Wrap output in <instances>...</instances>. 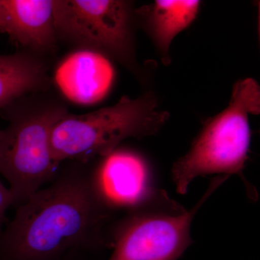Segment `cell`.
Wrapping results in <instances>:
<instances>
[{"label": "cell", "mask_w": 260, "mask_h": 260, "mask_svg": "<svg viewBox=\"0 0 260 260\" xmlns=\"http://www.w3.org/2000/svg\"><path fill=\"white\" fill-rule=\"evenodd\" d=\"M94 161L68 160L16 208L0 232V260H59L70 251L111 246L107 228L115 211L101 191Z\"/></svg>", "instance_id": "obj_1"}, {"label": "cell", "mask_w": 260, "mask_h": 260, "mask_svg": "<svg viewBox=\"0 0 260 260\" xmlns=\"http://www.w3.org/2000/svg\"><path fill=\"white\" fill-rule=\"evenodd\" d=\"M260 112V88L246 78L234 85L228 107L205 122L187 153L172 168L176 191L184 195L193 180L212 174L237 175L248 198L257 200L256 188L244 174L251 142L249 116Z\"/></svg>", "instance_id": "obj_2"}, {"label": "cell", "mask_w": 260, "mask_h": 260, "mask_svg": "<svg viewBox=\"0 0 260 260\" xmlns=\"http://www.w3.org/2000/svg\"><path fill=\"white\" fill-rule=\"evenodd\" d=\"M23 97L0 111L8 121L0 133V174L16 208L55 177L59 164L51 152V133L68 113L60 102Z\"/></svg>", "instance_id": "obj_3"}, {"label": "cell", "mask_w": 260, "mask_h": 260, "mask_svg": "<svg viewBox=\"0 0 260 260\" xmlns=\"http://www.w3.org/2000/svg\"><path fill=\"white\" fill-rule=\"evenodd\" d=\"M169 118L152 93L137 99L125 95L114 105L88 114L68 113L53 128V157L59 164L65 160L94 161L112 153L128 138L156 134Z\"/></svg>", "instance_id": "obj_4"}, {"label": "cell", "mask_w": 260, "mask_h": 260, "mask_svg": "<svg viewBox=\"0 0 260 260\" xmlns=\"http://www.w3.org/2000/svg\"><path fill=\"white\" fill-rule=\"evenodd\" d=\"M229 177H214L205 194L189 210L156 188L112 225L109 237L113 252L108 260L179 259L192 244L190 231L195 215Z\"/></svg>", "instance_id": "obj_5"}, {"label": "cell", "mask_w": 260, "mask_h": 260, "mask_svg": "<svg viewBox=\"0 0 260 260\" xmlns=\"http://www.w3.org/2000/svg\"><path fill=\"white\" fill-rule=\"evenodd\" d=\"M57 38L137 72L133 3L124 0H54Z\"/></svg>", "instance_id": "obj_6"}, {"label": "cell", "mask_w": 260, "mask_h": 260, "mask_svg": "<svg viewBox=\"0 0 260 260\" xmlns=\"http://www.w3.org/2000/svg\"><path fill=\"white\" fill-rule=\"evenodd\" d=\"M101 191L114 211L140 204L156 188L152 185L148 162L139 153L117 148L94 161Z\"/></svg>", "instance_id": "obj_7"}, {"label": "cell", "mask_w": 260, "mask_h": 260, "mask_svg": "<svg viewBox=\"0 0 260 260\" xmlns=\"http://www.w3.org/2000/svg\"><path fill=\"white\" fill-rule=\"evenodd\" d=\"M0 32L34 52L54 50V0H0Z\"/></svg>", "instance_id": "obj_8"}, {"label": "cell", "mask_w": 260, "mask_h": 260, "mask_svg": "<svg viewBox=\"0 0 260 260\" xmlns=\"http://www.w3.org/2000/svg\"><path fill=\"white\" fill-rule=\"evenodd\" d=\"M114 70L112 61L95 51L76 49L61 61L56 83L65 96L80 104L104 99L112 88Z\"/></svg>", "instance_id": "obj_9"}, {"label": "cell", "mask_w": 260, "mask_h": 260, "mask_svg": "<svg viewBox=\"0 0 260 260\" xmlns=\"http://www.w3.org/2000/svg\"><path fill=\"white\" fill-rule=\"evenodd\" d=\"M200 5L198 0H156L135 10V18L151 38L164 64L170 62L174 38L194 21Z\"/></svg>", "instance_id": "obj_10"}, {"label": "cell", "mask_w": 260, "mask_h": 260, "mask_svg": "<svg viewBox=\"0 0 260 260\" xmlns=\"http://www.w3.org/2000/svg\"><path fill=\"white\" fill-rule=\"evenodd\" d=\"M47 65L36 54L0 55V111L49 84Z\"/></svg>", "instance_id": "obj_11"}, {"label": "cell", "mask_w": 260, "mask_h": 260, "mask_svg": "<svg viewBox=\"0 0 260 260\" xmlns=\"http://www.w3.org/2000/svg\"><path fill=\"white\" fill-rule=\"evenodd\" d=\"M13 206V198L9 188H7L0 181V232L3 230L5 213L10 207Z\"/></svg>", "instance_id": "obj_12"}, {"label": "cell", "mask_w": 260, "mask_h": 260, "mask_svg": "<svg viewBox=\"0 0 260 260\" xmlns=\"http://www.w3.org/2000/svg\"><path fill=\"white\" fill-rule=\"evenodd\" d=\"M88 254L82 251H70L59 260H91L89 258Z\"/></svg>", "instance_id": "obj_13"}, {"label": "cell", "mask_w": 260, "mask_h": 260, "mask_svg": "<svg viewBox=\"0 0 260 260\" xmlns=\"http://www.w3.org/2000/svg\"><path fill=\"white\" fill-rule=\"evenodd\" d=\"M0 133H1V129H0Z\"/></svg>", "instance_id": "obj_14"}]
</instances>
